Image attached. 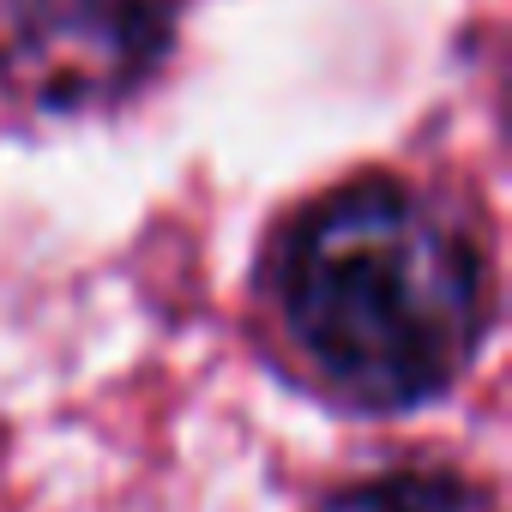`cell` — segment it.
Masks as SVG:
<instances>
[{"label":"cell","mask_w":512,"mask_h":512,"mask_svg":"<svg viewBox=\"0 0 512 512\" xmlns=\"http://www.w3.org/2000/svg\"><path fill=\"white\" fill-rule=\"evenodd\" d=\"M278 314L314 374L362 404L446 392L488 326V260L464 217L404 181L326 193L278 247Z\"/></svg>","instance_id":"6da1fadb"},{"label":"cell","mask_w":512,"mask_h":512,"mask_svg":"<svg viewBox=\"0 0 512 512\" xmlns=\"http://www.w3.org/2000/svg\"><path fill=\"white\" fill-rule=\"evenodd\" d=\"M163 0H0V85L31 109H91L145 79Z\"/></svg>","instance_id":"7a4b0ae2"},{"label":"cell","mask_w":512,"mask_h":512,"mask_svg":"<svg viewBox=\"0 0 512 512\" xmlns=\"http://www.w3.org/2000/svg\"><path fill=\"white\" fill-rule=\"evenodd\" d=\"M320 512H494V500L452 470H386L338 488Z\"/></svg>","instance_id":"3957f363"}]
</instances>
